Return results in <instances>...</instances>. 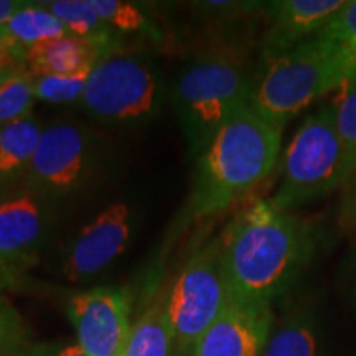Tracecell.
<instances>
[{"label": "cell", "instance_id": "8992f818", "mask_svg": "<svg viewBox=\"0 0 356 356\" xmlns=\"http://www.w3.org/2000/svg\"><path fill=\"white\" fill-rule=\"evenodd\" d=\"M231 299L220 241L213 239L186 261L170 284L168 309L175 330V356H188Z\"/></svg>", "mask_w": 356, "mask_h": 356}, {"label": "cell", "instance_id": "2e32d148", "mask_svg": "<svg viewBox=\"0 0 356 356\" xmlns=\"http://www.w3.org/2000/svg\"><path fill=\"white\" fill-rule=\"evenodd\" d=\"M42 132L33 114L0 127V185L25 178Z\"/></svg>", "mask_w": 356, "mask_h": 356}, {"label": "cell", "instance_id": "7402d4cb", "mask_svg": "<svg viewBox=\"0 0 356 356\" xmlns=\"http://www.w3.org/2000/svg\"><path fill=\"white\" fill-rule=\"evenodd\" d=\"M95 65L76 71L71 74H58V76H40L33 79V92L38 101L50 104H71L81 102L86 89L88 79Z\"/></svg>", "mask_w": 356, "mask_h": 356}, {"label": "cell", "instance_id": "ffe728a7", "mask_svg": "<svg viewBox=\"0 0 356 356\" xmlns=\"http://www.w3.org/2000/svg\"><path fill=\"white\" fill-rule=\"evenodd\" d=\"M92 7L111 30L122 33H142L157 40L159 30L147 17L145 10L134 2L124 0H91Z\"/></svg>", "mask_w": 356, "mask_h": 356}, {"label": "cell", "instance_id": "7a4b0ae2", "mask_svg": "<svg viewBox=\"0 0 356 356\" xmlns=\"http://www.w3.org/2000/svg\"><path fill=\"white\" fill-rule=\"evenodd\" d=\"M282 127L243 106L200 154L188 200L191 216H211L246 198L277 165Z\"/></svg>", "mask_w": 356, "mask_h": 356}, {"label": "cell", "instance_id": "30bf717a", "mask_svg": "<svg viewBox=\"0 0 356 356\" xmlns=\"http://www.w3.org/2000/svg\"><path fill=\"white\" fill-rule=\"evenodd\" d=\"M131 234L132 213L129 204H109L73 239L63 262V275L71 282H79L101 274L126 251Z\"/></svg>", "mask_w": 356, "mask_h": 356}, {"label": "cell", "instance_id": "7c38bea8", "mask_svg": "<svg viewBox=\"0 0 356 356\" xmlns=\"http://www.w3.org/2000/svg\"><path fill=\"white\" fill-rule=\"evenodd\" d=\"M50 233V216L33 191L0 202V262L13 269L32 264Z\"/></svg>", "mask_w": 356, "mask_h": 356}, {"label": "cell", "instance_id": "44dd1931", "mask_svg": "<svg viewBox=\"0 0 356 356\" xmlns=\"http://www.w3.org/2000/svg\"><path fill=\"white\" fill-rule=\"evenodd\" d=\"M37 101L33 79L26 71H15L0 81V127L32 114Z\"/></svg>", "mask_w": 356, "mask_h": 356}, {"label": "cell", "instance_id": "d6986e66", "mask_svg": "<svg viewBox=\"0 0 356 356\" xmlns=\"http://www.w3.org/2000/svg\"><path fill=\"white\" fill-rule=\"evenodd\" d=\"M43 6L63 24L70 35L113 50V30L102 22L91 0H51L43 2Z\"/></svg>", "mask_w": 356, "mask_h": 356}, {"label": "cell", "instance_id": "3957f363", "mask_svg": "<svg viewBox=\"0 0 356 356\" xmlns=\"http://www.w3.org/2000/svg\"><path fill=\"white\" fill-rule=\"evenodd\" d=\"M355 70L343 48L318 33L289 50L262 56L249 104L267 121L284 129L320 97L333 95Z\"/></svg>", "mask_w": 356, "mask_h": 356}, {"label": "cell", "instance_id": "52a82bcc", "mask_svg": "<svg viewBox=\"0 0 356 356\" xmlns=\"http://www.w3.org/2000/svg\"><path fill=\"white\" fill-rule=\"evenodd\" d=\"M162 86L142 58L109 55L97 61L81 97L83 108L108 124L144 122L159 113Z\"/></svg>", "mask_w": 356, "mask_h": 356}, {"label": "cell", "instance_id": "9c48e42d", "mask_svg": "<svg viewBox=\"0 0 356 356\" xmlns=\"http://www.w3.org/2000/svg\"><path fill=\"white\" fill-rule=\"evenodd\" d=\"M132 299L124 287L73 293L66 305L76 345L88 356H122L131 333Z\"/></svg>", "mask_w": 356, "mask_h": 356}, {"label": "cell", "instance_id": "e0dca14e", "mask_svg": "<svg viewBox=\"0 0 356 356\" xmlns=\"http://www.w3.org/2000/svg\"><path fill=\"white\" fill-rule=\"evenodd\" d=\"M261 356H320V332L314 312L297 309L273 325Z\"/></svg>", "mask_w": 356, "mask_h": 356}, {"label": "cell", "instance_id": "cb8c5ba5", "mask_svg": "<svg viewBox=\"0 0 356 356\" xmlns=\"http://www.w3.org/2000/svg\"><path fill=\"white\" fill-rule=\"evenodd\" d=\"M320 33L335 40L356 66V0H346L343 8Z\"/></svg>", "mask_w": 356, "mask_h": 356}, {"label": "cell", "instance_id": "5b68a950", "mask_svg": "<svg viewBox=\"0 0 356 356\" xmlns=\"http://www.w3.org/2000/svg\"><path fill=\"white\" fill-rule=\"evenodd\" d=\"M280 165V184L270 200L286 211L348 184L355 168L337 131L330 104L307 115L284 150Z\"/></svg>", "mask_w": 356, "mask_h": 356}, {"label": "cell", "instance_id": "6da1fadb", "mask_svg": "<svg viewBox=\"0 0 356 356\" xmlns=\"http://www.w3.org/2000/svg\"><path fill=\"white\" fill-rule=\"evenodd\" d=\"M218 241L231 296L267 305L297 282L315 249L310 226L270 198L243 207Z\"/></svg>", "mask_w": 356, "mask_h": 356}, {"label": "cell", "instance_id": "ba28073f", "mask_svg": "<svg viewBox=\"0 0 356 356\" xmlns=\"http://www.w3.org/2000/svg\"><path fill=\"white\" fill-rule=\"evenodd\" d=\"M91 162L92 140L86 129L70 122L51 124L43 127L25 185L40 197L73 193L88 177Z\"/></svg>", "mask_w": 356, "mask_h": 356}, {"label": "cell", "instance_id": "484cf974", "mask_svg": "<svg viewBox=\"0 0 356 356\" xmlns=\"http://www.w3.org/2000/svg\"><path fill=\"white\" fill-rule=\"evenodd\" d=\"M197 7L202 8L204 13H210L218 19L222 17H239L244 13H249L254 8L261 7L257 2H200Z\"/></svg>", "mask_w": 356, "mask_h": 356}, {"label": "cell", "instance_id": "4fadbf2b", "mask_svg": "<svg viewBox=\"0 0 356 356\" xmlns=\"http://www.w3.org/2000/svg\"><path fill=\"white\" fill-rule=\"evenodd\" d=\"M346 0H275L267 3L270 26L264 40V55L289 50L317 37L343 8Z\"/></svg>", "mask_w": 356, "mask_h": 356}, {"label": "cell", "instance_id": "4316f807", "mask_svg": "<svg viewBox=\"0 0 356 356\" xmlns=\"http://www.w3.org/2000/svg\"><path fill=\"white\" fill-rule=\"evenodd\" d=\"M58 346L53 345H35L25 340L0 348V356H55Z\"/></svg>", "mask_w": 356, "mask_h": 356}, {"label": "cell", "instance_id": "603a6c76", "mask_svg": "<svg viewBox=\"0 0 356 356\" xmlns=\"http://www.w3.org/2000/svg\"><path fill=\"white\" fill-rule=\"evenodd\" d=\"M335 126L356 172V70L333 92L330 102Z\"/></svg>", "mask_w": 356, "mask_h": 356}, {"label": "cell", "instance_id": "8fae6325", "mask_svg": "<svg viewBox=\"0 0 356 356\" xmlns=\"http://www.w3.org/2000/svg\"><path fill=\"white\" fill-rule=\"evenodd\" d=\"M274 325L270 305L231 299L188 356H261Z\"/></svg>", "mask_w": 356, "mask_h": 356}, {"label": "cell", "instance_id": "1f68e13d", "mask_svg": "<svg viewBox=\"0 0 356 356\" xmlns=\"http://www.w3.org/2000/svg\"><path fill=\"white\" fill-rule=\"evenodd\" d=\"M55 356H88L84 351L79 348V346L74 345H65V346H58Z\"/></svg>", "mask_w": 356, "mask_h": 356}, {"label": "cell", "instance_id": "f1b7e54d", "mask_svg": "<svg viewBox=\"0 0 356 356\" xmlns=\"http://www.w3.org/2000/svg\"><path fill=\"white\" fill-rule=\"evenodd\" d=\"M20 58L17 56L15 50L12 48V44L7 42L6 38L0 35V81L8 74L15 73V63Z\"/></svg>", "mask_w": 356, "mask_h": 356}, {"label": "cell", "instance_id": "f546056e", "mask_svg": "<svg viewBox=\"0 0 356 356\" xmlns=\"http://www.w3.org/2000/svg\"><path fill=\"white\" fill-rule=\"evenodd\" d=\"M29 3L24 0H0V26L6 25L17 12H20Z\"/></svg>", "mask_w": 356, "mask_h": 356}, {"label": "cell", "instance_id": "d4e9b609", "mask_svg": "<svg viewBox=\"0 0 356 356\" xmlns=\"http://www.w3.org/2000/svg\"><path fill=\"white\" fill-rule=\"evenodd\" d=\"M20 340H25V335L19 312L0 296V348Z\"/></svg>", "mask_w": 356, "mask_h": 356}, {"label": "cell", "instance_id": "4dcf8cb0", "mask_svg": "<svg viewBox=\"0 0 356 356\" xmlns=\"http://www.w3.org/2000/svg\"><path fill=\"white\" fill-rule=\"evenodd\" d=\"M17 284H19V269L0 262V292L15 287Z\"/></svg>", "mask_w": 356, "mask_h": 356}, {"label": "cell", "instance_id": "5bb4252c", "mask_svg": "<svg viewBox=\"0 0 356 356\" xmlns=\"http://www.w3.org/2000/svg\"><path fill=\"white\" fill-rule=\"evenodd\" d=\"M109 55V48L101 47L91 40L65 35L29 48L24 55V63L26 66L25 71L32 78L58 76L76 73Z\"/></svg>", "mask_w": 356, "mask_h": 356}, {"label": "cell", "instance_id": "277c9868", "mask_svg": "<svg viewBox=\"0 0 356 356\" xmlns=\"http://www.w3.org/2000/svg\"><path fill=\"white\" fill-rule=\"evenodd\" d=\"M252 81L246 61L226 50L207 53L181 71L173 102L191 154L200 157L222 124L249 104Z\"/></svg>", "mask_w": 356, "mask_h": 356}, {"label": "cell", "instance_id": "ac0fdd59", "mask_svg": "<svg viewBox=\"0 0 356 356\" xmlns=\"http://www.w3.org/2000/svg\"><path fill=\"white\" fill-rule=\"evenodd\" d=\"M0 35L12 44L17 56L24 55L35 44L70 35L60 20L43 6V2H30L17 12L6 25L0 26Z\"/></svg>", "mask_w": 356, "mask_h": 356}, {"label": "cell", "instance_id": "9a60e30c", "mask_svg": "<svg viewBox=\"0 0 356 356\" xmlns=\"http://www.w3.org/2000/svg\"><path fill=\"white\" fill-rule=\"evenodd\" d=\"M168 292L170 284L160 287L140 317L132 323L122 356L175 355V330L168 309Z\"/></svg>", "mask_w": 356, "mask_h": 356}, {"label": "cell", "instance_id": "d6a6232c", "mask_svg": "<svg viewBox=\"0 0 356 356\" xmlns=\"http://www.w3.org/2000/svg\"><path fill=\"white\" fill-rule=\"evenodd\" d=\"M348 292H350V299L353 302L355 309H356V262L353 266V270H351V277H350V284H348Z\"/></svg>", "mask_w": 356, "mask_h": 356}, {"label": "cell", "instance_id": "83f0119b", "mask_svg": "<svg viewBox=\"0 0 356 356\" xmlns=\"http://www.w3.org/2000/svg\"><path fill=\"white\" fill-rule=\"evenodd\" d=\"M341 222L356 234V172L345 185V197L341 202Z\"/></svg>", "mask_w": 356, "mask_h": 356}]
</instances>
